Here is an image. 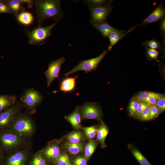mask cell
<instances>
[{
  "label": "cell",
  "instance_id": "5b68a950",
  "mask_svg": "<svg viewBox=\"0 0 165 165\" xmlns=\"http://www.w3.org/2000/svg\"><path fill=\"white\" fill-rule=\"evenodd\" d=\"M22 141V137L9 130L0 132V147L3 152H10L19 146Z\"/></svg>",
  "mask_w": 165,
  "mask_h": 165
},
{
  "label": "cell",
  "instance_id": "1f68e13d",
  "mask_svg": "<svg viewBox=\"0 0 165 165\" xmlns=\"http://www.w3.org/2000/svg\"><path fill=\"white\" fill-rule=\"evenodd\" d=\"M110 1H107L102 0H88L84 1L86 4L89 7L104 5L108 3Z\"/></svg>",
  "mask_w": 165,
  "mask_h": 165
},
{
  "label": "cell",
  "instance_id": "ab89813d",
  "mask_svg": "<svg viewBox=\"0 0 165 165\" xmlns=\"http://www.w3.org/2000/svg\"><path fill=\"white\" fill-rule=\"evenodd\" d=\"M75 165H87V160L85 157L79 156L73 160Z\"/></svg>",
  "mask_w": 165,
  "mask_h": 165
},
{
  "label": "cell",
  "instance_id": "4316f807",
  "mask_svg": "<svg viewBox=\"0 0 165 165\" xmlns=\"http://www.w3.org/2000/svg\"><path fill=\"white\" fill-rule=\"evenodd\" d=\"M29 165H47L42 153L39 152L33 157L30 162Z\"/></svg>",
  "mask_w": 165,
  "mask_h": 165
},
{
  "label": "cell",
  "instance_id": "603a6c76",
  "mask_svg": "<svg viewBox=\"0 0 165 165\" xmlns=\"http://www.w3.org/2000/svg\"><path fill=\"white\" fill-rule=\"evenodd\" d=\"M64 146L66 150L73 155L82 152L84 148V145L82 143L75 144L66 142L64 143Z\"/></svg>",
  "mask_w": 165,
  "mask_h": 165
},
{
  "label": "cell",
  "instance_id": "e0dca14e",
  "mask_svg": "<svg viewBox=\"0 0 165 165\" xmlns=\"http://www.w3.org/2000/svg\"><path fill=\"white\" fill-rule=\"evenodd\" d=\"M65 118L75 129H79L81 127V117L78 106L73 112L66 116Z\"/></svg>",
  "mask_w": 165,
  "mask_h": 165
},
{
  "label": "cell",
  "instance_id": "ee69618b",
  "mask_svg": "<svg viewBox=\"0 0 165 165\" xmlns=\"http://www.w3.org/2000/svg\"><path fill=\"white\" fill-rule=\"evenodd\" d=\"M70 165H72L71 164Z\"/></svg>",
  "mask_w": 165,
  "mask_h": 165
},
{
  "label": "cell",
  "instance_id": "d6986e66",
  "mask_svg": "<svg viewBox=\"0 0 165 165\" xmlns=\"http://www.w3.org/2000/svg\"><path fill=\"white\" fill-rule=\"evenodd\" d=\"M128 33V31H114L108 35L110 44L108 48V50L110 51L112 47Z\"/></svg>",
  "mask_w": 165,
  "mask_h": 165
},
{
  "label": "cell",
  "instance_id": "9a60e30c",
  "mask_svg": "<svg viewBox=\"0 0 165 165\" xmlns=\"http://www.w3.org/2000/svg\"><path fill=\"white\" fill-rule=\"evenodd\" d=\"M13 95H0V112L13 106L16 102Z\"/></svg>",
  "mask_w": 165,
  "mask_h": 165
},
{
  "label": "cell",
  "instance_id": "f1b7e54d",
  "mask_svg": "<svg viewBox=\"0 0 165 165\" xmlns=\"http://www.w3.org/2000/svg\"><path fill=\"white\" fill-rule=\"evenodd\" d=\"M142 45L149 48L153 49H160L162 50L163 47L161 43L157 40L154 39L150 40H147L142 43Z\"/></svg>",
  "mask_w": 165,
  "mask_h": 165
},
{
  "label": "cell",
  "instance_id": "2e32d148",
  "mask_svg": "<svg viewBox=\"0 0 165 165\" xmlns=\"http://www.w3.org/2000/svg\"><path fill=\"white\" fill-rule=\"evenodd\" d=\"M91 24L95 29L101 32L104 37H108L109 34L112 32L123 31L112 27L109 25L107 21L99 24Z\"/></svg>",
  "mask_w": 165,
  "mask_h": 165
},
{
  "label": "cell",
  "instance_id": "7bdbcfd3",
  "mask_svg": "<svg viewBox=\"0 0 165 165\" xmlns=\"http://www.w3.org/2000/svg\"><path fill=\"white\" fill-rule=\"evenodd\" d=\"M3 154V152L0 147V164L1 163L2 161Z\"/></svg>",
  "mask_w": 165,
  "mask_h": 165
},
{
  "label": "cell",
  "instance_id": "ba28073f",
  "mask_svg": "<svg viewBox=\"0 0 165 165\" xmlns=\"http://www.w3.org/2000/svg\"><path fill=\"white\" fill-rule=\"evenodd\" d=\"M112 1L106 5L89 7L91 13L90 22L92 24H99L106 21V18L112 9L110 5Z\"/></svg>",
  "mask_w": 165,
  "mask_h": 165
},
{
  "label": "cell",
  "instance_id": "e575fe53",
  "mask_svg": "<svg viewBox=\"0 0 165 165\" xmlns=\"http://www.w3.org/2000/svg\"><path fill=\"white\" fill-rule=\"evenodd\" d=\"M149 105L143 101H139L138 107L134 117L139 119L143 110Z\"/></svg>",
  "mask_w": 165,
  "mask_h": 165
},
{
  "label": "cell",
  "instance_id": "277c9868",
  "mask_svg": "<svg viewBox=\"0 0 165 165\" xmlns=\"http://www.w3.org/2000/svg\"><path fill=\"white\" fill-rule=\"evenodd\" d=\"M43 97L40 92L31 88L25 89L20 100L22 105L29 110L34 109L42 102Z\"/></svg>",
  "mask_w": 165,
  "mask_h": 165
},
{
  "label": "cell",
  "instance_id": "5bb4252c",
  "mask_svg": "<svg viewBox=\"0 0 165 165\" xmlns=\"http://www.w3.org/2000/svg\"><path fill=\"white\" fill-rule=\"evenodd\" d=\"M60 154L58 145L54 142L49 144L45 149L43 153L44 156L49 161L55 160Z\"/></svg>",
  "mask_w": 165,
  "mask_h": 165
},
{
  "label": "cell",
  "instance_id": "74e56055",
  "mask_svg": "<svg viewBox=\"0 0 165 165\" xmlns=\"http://www.w3.org/2000/svg\"><path fill=\"white\" fill-rule=\"evenodd\" d=\"M150 110L149 105L143 110L139 119L142 121L149 120Z\"/></svg>",
  "mask_w": 165,
  "mask_h": 165
},
{
  "label": "cell",
  "instance_id": "83f0119b",
  "mask_svg": "<svg viewBox=\"0 0 165 165\" xmlns=\"http://www.w3.org/2000/svg\"><path fill=\"white\" fill-rule=\"evenodd\" d=\"M56 165H70L71 163L68 155L65 152L60 153L55 160Z\"/></svg>",
  "mask_w": 165,
  "mask_h": 165
},
{
  "label": "cell",
  "instance_id": "60d3db41",
  "mask_svg": "<svg viewBox=\"0 0 165 165\" xmlns=\"http://www.w3.org/2000/svg\"><path fill=\"white\" fill-rule=\"evenodd\" d=\"M160 28L161 34L164 36L165 32V20L164 18L161 20L160 24Z\"/></svg>",
  "mask_w": 165,
  "mask_h": 165
},
{
  "label": "cell",
  "instance_id": "f35d334b",
  "mask_svg": "<svg viewBox=\"0 0 165 165\" xmlns=\"http://www.w3.org/2000/svg\"><path fill=\"white\" fill-rule=\"evenodd\" d=\"M161 94H159L156 96H150L144 101V102L150 105H155L156 104L158 99L161 96Z\"/></svg>",
  "mask_w": 165,
  "mask_h": 165
},
{
  "label": "cell",
  "instance_id": "8d00e7d4",
  "mask_svg": "<svg viewBox=\"0 0 165 165\" xmlns=\"http://www.w3.org/2000/svg\"><path fill=\"white\" fill-rule=\"evenodd\" d=\"M2 13L12 14L8 4L6 1L0 0V14Z\"/></svg>",
  "mask_w": 165,
  "mask_h": 165
},
{
  "label": "cell",
  "instance_id": "8992f818",
  "mask_svg": "<svg viewBox=\"0 0 165 165\" xmlns=\"http://www.w3.org/2000/svg\"><path fill=\"white\" fill-rule=\"evenodd\" d=\"M107 53V51L105 50L101 54L96 57L82 60L71 71L66 73L64 74L65 76H68L80 71H83L85 73H87L96 70L99 63L105 58Z\"/></svg>",
  "mask_w": 165,
  "mask_h": 165
},
{
  "label": "cell",
  "instance_id": "4fadbf2b",
  "mask_svg": "<svg viewBox=\"0 0 165 165\" xmlns=\"http://www.w3.org/2000/svg\"><path fill=\"white\" fill-rule=\"evenodd\" d=\"M78 76L76 75L74 77H68L64 78L60 82L59 90L54 91L53 93H55L59 91L66 93L72 92L75 88L76 79Z\"/></svg>",
  "mask_w": 165,
  "mask_h": 165
},
{
  "label": "cell",
  "instance_id": "b9f144b4",
  "mask_svg": "<svg viewBox=\"0 0 165 165\" xmlns=\"http://www.w3.org/2000/svg\"><path fill=\"white\" fill-rule=\"evenodd\" d=\"M20 1L22 4H26L30 6L31 8L32 5L34 4L35 1L31 0H20Z\"/></svg>",
  "mask_w": 165,
  "mask_h": 165
},
{
  "label": "cell",
  "instance_id": "52a82bcc",
  "mask_svg": "<svg viewBox=\"0 0 165 165\" xmlns=\"http://www.w3.org/2000/svg\"><path fill=\"white\" fill-rule=\"evenodd\" d=\"M20 106L21 104L17 102L0 112V132L11 126L17 116Z\"/></svg>",
  "mask_w": 165,
  "mask_h": 165
},
{
  "label": "cell",
  "instance_id": "8fae6325",
  "mask_svg": "<svg viewBox=\"0 0 165 165\" xmlns=\"http://www.w3.org/2000/svg\"><path fill=\"white\" fill-rule=\"evenodd\" d=\"M165 15L164 6L160 3L159 6L138 26L145 25L148 24L161 20Z\"/></svg>",
  "mask_w": 165,
  "mask_h": 165
},
{
  "label": "cell",
  "instance_id": "7c38bea8",
  "mask_svg": "<svg viewBox=\"0 0 165 165\" xmlns=\"http://www.w3.org/2000/svg\"><path fill=\"white\" fill-rule=\"evenodd\" d=\"M26 157L25 151H22L16 152L6 158L3 165H24Z\"/></svg>",
  "mask_w": 165,
  "mask_h": 165
},
{
  "label": "cell",
  "instance_id": "f546056e",
  "mask_svg": "<svg viewBox=\"0 0 165 165\" xmlns=\"http://www.w3.org/2000/svg\"><path fill=\"white\" fill-rule=\"evenodd\" d=\"M86 135L89 138H94L97 132V129L95 126L83 128Z\"/></svg>",
  "mask_w": 165,
  "mask_h": 165
},
{
  "label": "cell",
  "instance_id": "7a4b0ae2",
  "mask_svg": "<svg viewBox=\"0 0 165 165\" xmlns=\"http://www.w3.org/2000/svg\"><path fill=\"white\" fill-rule=\"evenodd\" d=\"M57 22L45 27L39 26L29 31H26L28 44L35 45H42L51 35V30Z\"/></svg>",
  "mask_w": 165,
  "mask_h": 165
},
{
  "label": "cell",
  "instance_id": "d6a6232c",
  "mask_svg": "<svg viewBox=\"0 0 165 165\" xmlns=\"http://www.w3.org/2000/svg\"><path fill=\"white\" fill-rule=\"evenodd\" d=\"M155 105L157 107L160 114L165 110V96L164 94H161L157 100Z\"/></svg>",
  "mask_w": 165,
  "mask_h": 165
},
{
  "label": "cell",
  "instance_id": "3957f363",
  "mask_svg": "<svg viewBox=\"0 0 165 165\" xmlns=\"http://www.w3.org/2000/svg\"><path fill=\"white\" fill-rule=\"evenodd\" d=\"M34 126L29 117L21 115L16 117L9 130L22 137L31 135L34 131Z\"/></svg>",
  "mask_w": 165,
  "mask_h": 165
},
{
  "label": "cell",
  "instance_id": "44dd1931",
  "mask_svg": "<svg viewBox=\"0 0 165 165\" xmlns=\"http://www.w3.org/2000/svg\"><path fill=\"white\" fill-rule=\"evenodd\" d=\"M8 4L12 14L16 16L20 13L24 11L25 8L22 6L20 0L5 1Z\"/></svg>",
  "mask_w": 165,
  "mask_h": 165
},
{
  "label": "cell",
  "instance_id": "6da1fadb",
  "mask_svg": "<svg viewBox=\"0 0 165 165\" xmlns=\"http://www.w3.org/2000/svg\"><path fill=\"white\" fill-rule=\"evenodd\" d=\"M61 1L58 0H35L34 5L38 22L42 24L46 19H51L57 21L63 16L61 6Z\"/></svg>",
  "mask_w": 165,
  "mask_h": 165
},
{
  "label": "cell",
  "instance_id": "484cf974",
  "mask_svg": "<svg viewBox=\"0 0 165 165\" xmlns=\"http://www.w3.org/2000/svg\"><path fill=\"white\" fill-rule=\"evenodd\" d=\"M139 102L135 97L131 99L128 109L129 114L131 117H134L138 107Z\"/></svg>",
  "mask_w": 165,
  "mask_h": 165
},
{
  "label": "cell",
  "instance_id": "d4e9b609",
  "mask_svg": "<svg viewBox=\"0 0 165 165\" xmlns=\"http://www.w3.org/2000/svg\"><path fill=\"white\" fill-rule=\"evenodd\" d=\"M97 147L96 142L91 140L86 145L85 149V157L88 160L93 154Z\"/></svg>",
  "mask_w": 165,
  "mask_h": 165
},
{
  "label": "cell",
  "instance_id": "cb8c5ba5",
  "mask_svg": "<svg viewBox=\"0 0 165 165\" xmlns=\"http://www.w3.org/2000/svg\"><path fill=\"white\" fill-rule=\"evenodd\" d=\"M66 138L70 143L79 144L83 140L84 136L80 132L74 131L68 134Z\"/></svg>",
  "mask_w": 165,
  "mask_h": 165
},
{
  "label": "cell",
  "instance_id": "ac0fdd59",
  "mask_svg": "<svg viewBox=\"0 0 165 165\" xmlns=\"http://www.w3.org/2000/svg\"><path fill=\"white\" fill-rule=\"evenodd\" d=\"M128 147L141 165H152L138 149L132 144L128 145Z\"/></svg>",
  "mask_w": 165,
  "mask_h": 165
},
{
  "label": "cell",
  "instance_id": "9c48e42d",
  "mask_svg": "<svg viewBox=\"0 0 165 165\" xmlns=\"http://www.w3.org/2000/svg\"><path fill=\"white\" fill-rule=\"evenodd\" d=\"M81 112L82 119H95L98 121L101 119V110L96 103L86 102L81 107Z\"/></svg>",
  "mask_w": 165,
  "mask_h": 165
},
{
  "label": "cell",
  "instance_id": "30bf717a",
  "mask_svg": "<svg viewBox=\"0 0 165 165\" xmlns=\"http://www.w3.org/2000/svg\"><path fill=\"white\" fill-rule=\"evenodd\" d=\"M65 61V57H61L49 64L47 69L44 72V75L47 78L48 87L50 86L52 82L55 79L59 78L61 66Z\"/></svg>",
  "mask_w": 165,
  "mask_h": 165
},
{
  "label": "cell",
  "instance_id": "7402d4cb",
  "mask_svg": "<svg viewBox=\"0 0 165 165\" xmlns=\"http://www.w3.org/2000/svg\"><path fill=\"white\" fill-rule=\"evenodd\" d=\"M17 21L20 24L25 25L31 24L34 20V16L28 12H22L16 16Z\"/></svg>",
  "mask_w": 165,
  "mask_h": 165
},
{
  "label": "cell",
  "instance_id": "4dcf8cb0",
  "mask_svg": "<svg viewBox=\"0 0 165 165\" xmlns=\"http://www.w3.org/2000/svg\"><path fill=\"white\" fill-rule=\"evenodd\" d=\"M159 93L149 91H144L139 93L134 97L139 101H144L148 97L156 96Z\"/></svg>",
  "mask_w": 165,
  "mask_h": 165
},
{
  "label": "cell",
  "instance_id": "d590c367",
  "mask_svg": "<svg viewBox=\"0 0 165 165\" xmlns=\"http://www.w3.org/2000/svg\"><path fill=\"white\" fill-rule=\"evenodd\" d=\"M160 114L159 108L155 105H150L149 120L156 118Z\"/></svg>",
  "mask_w": 165,
  "mask_h": 165
},
{
  "label": "cell",
  "instance_id": "ffe728a7",
  "mask_svg": "<svg viewBox=\"0 0 165 165\" xmlns=\"http://www.w3.org/2000/svg\"><path fill=\"white\" fill-rule=\"evenodd\" d=\"M108 132L107 126L102 122L97 129V140L101 143V147L102 148L105 146V140Z\"/></svg>",
  "mask_w": 165,
  "mask_h": 165
},
{
  "label": "cell",
  "instance_id": "836d02e7",
  "mask_svg": "<svg viewBox=\"0 0 165 165\" xmlns=\"http://www.w3.org/2000/svg\"><path fill=\"white\" fill-rule=\"evenodd\" d=\"M147 55L150 60H156L158 59L159 52L156 50L146 47Z\"/></svg>",
  "mask_w": 165,
  "mask_h": 165
}]
</instances>
